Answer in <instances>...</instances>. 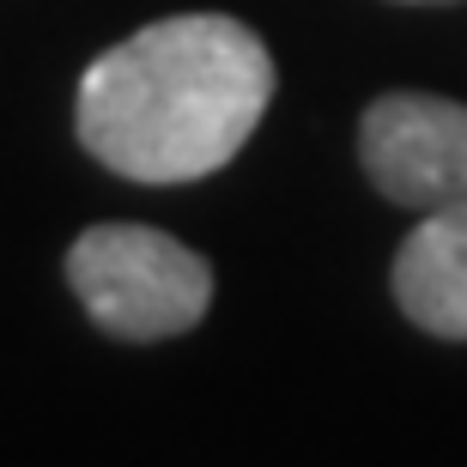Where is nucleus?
<instances>
[{
    "label": "nucleus",
    "mask_w": 467,
    "mask_h": 467,
    "mask_svg": "<svg viewBox=\"0 0 467 467\" xmlns=\"http://www.w3.org/2000/svg\"><path fill=\"white\" fill-rule=\"evenodd\" d=\"M395 304L419 334L467 347V201L419 213L395 249Z\"/></svg>",
    "instance_id": "20e7f679"
},
{
    "label": "nucleus",
    "mask_w": 467,
    "mask_h": 467,
    "mask_svg": "<svg viewBox=\"0 0 467 467\" xmlns=\"http://www.w3.org/2000/svg\"><path fill=\"white\" fill-rule=\"evenodd\" d=\"M274 55L231 13H176L104 49L79 79V140L128 182H201L274 104Z\"/></svg>",
    "instance_id": "f257e3e1"
},
{
    "label": "nucleus",
    "mask_w": 467,
    "mask_h": 467,
    "mask_svg": "<svg viewBox=\"0 0 467 467\" xmlns=\"http://www.w3.org/2000/svg\"><path fill=\"white\" fill-rule=\"evenodd\" d=\"M358 164L389 207L437 213L467 201V104L437 91H382L358 116Z\"/></svg>",
    "instance_id": "7ed1b4c3"
},
{
    "label": "nucleus",
    "mask_w": 467,
    "mask_h": 467,
    "mask_svg": "<svg viewBox=\"0 0 467 467\" xmlns=\"http://www.w3.org/2000/svg\"><path fill=\"white\" fill-rule=\"evenodd\" d=\"M395 6H467V0H395Z\"/></svg>",
    "instance_id": "39448f33"
},
{
    "label": "nucleus",
    "mask_w": 467,
    "mask_h": 467,
    "mask_svg": "<svg viewBox=\"0 0 467 467\" xmlns=\"http://www.w3.org/2000/svg\"><path fill=\"white\" fill-rule=\"evenodd\" d=\"M67 285L86 316L128 347L189 334L213 310V267L158 225H91L67 249Z\"/></svg>",
    "instance_id": "f03ea898"
}]
</instances>
